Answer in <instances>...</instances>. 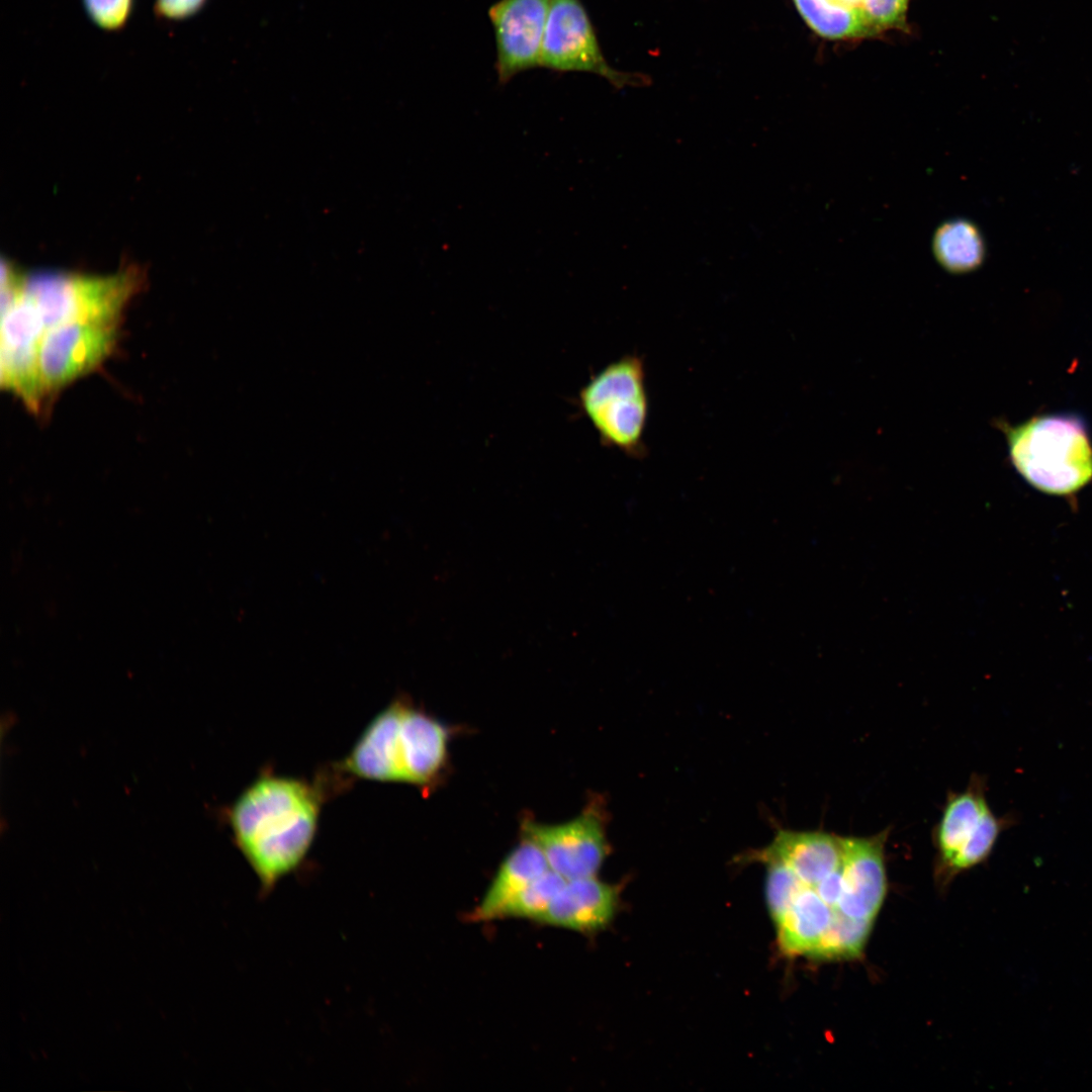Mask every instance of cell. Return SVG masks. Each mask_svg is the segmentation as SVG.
I'll list each match as a JSON object with an SVG mask.
<instances>
[{"mask_svg": "<svg viewBox=\"0 0 1092 1092\" xmlns=\"http://www.w3.org/2000/svg\"><path fill=\"white\" fill-rule=\"evenodd\" d=\"M327 777L307 781L265 771L226 811L234 841L268 894L304 860L330 793Z\"/></svg>", "mask_w": 1092, "mask_h": 1092, "instance_id": "obj_1", "label": "cell"}, {"mask_svg": "<svg viewBox=\"0 0 1092 1092\" xmlns=\"http://www.w3.org/2000/svg\"><path fill=\"white\" fill-rule=\"evenodd\" d=\"M206 0H156L155 11L168 19H182L196 13Z\"/></svg>", "mask_w": 1092, "mask_h": 1092, "instance_id": "obj_21", "label": "cell"}, {"mask_svg": "<svg viewBox=\"0 0 1092 1092\" xmlns=\"http://www.w3.org/2000/svg\"><path fill=\"white\" fill-rule=\"evenodd\" d=\"M831 1L835 2V3H838V4H841V5L851 6V7H860L861 2H862V0H831Z\"/></svg>", "mask_w": 1092, "mask_h": 1092, "instance_id": "obj_22", "label": "cell"}, {"mask_svg": "<svg viewBox=\"0 0 1092 1092\" xmlns=\"http://www.w3.org/2000/svg\"><path fill=\"white\" fill-rule=\"evenodd\" d=\"M618 889L597 876L567 880L540 918V924L579 933L605 928L614 918Z\"/></svg>", "mask_w": 1092, "mask_h": 1092, "instance_id": "obj_12", "label": "cell"}, {"mask_svg": "<svg viewBox=\"0 0 1092 1092\" xmlns=\"http://www.w3.org/2000/svg\"><path fill=\"white\" fill-rule=\"evenodd\" d=\"M550 0H497L487 11L493 28L499 84L540 67Z\"/></svg>", "mask_w": 1092, "mask_h": 1092, "instance_id": "obj_9", "label": "cell"}, {"mask_svg": "<svg viewBox=\"0 0 1092 1092\" xmlns=\"http://www.w3.org/2000/svg\"><path fill=\"white\" fill-rule=\"evenodd\" d=\"M522 832L541 849L550 870L565 880L597 876L610 849L604 811L594 802L562 823L525 819Z\"/></svg>", "mask_w": 1092, "mask_h": 1092, "instance_id": "obj_8", "label": "cell"}, {"mask_svg": "<svg viewBox=\"0 0 1092 1092\" xmlns=\"http://www.w3.org/2000/svg\"><path fill=\"white\" fill-rule=\"evenodd\" d=\"M1011 461L1036 488L1072 493L1092 478V446L1081 420L1042 416L1006 430Z\"/></svg>", "mask_w": 1092, "mask_h": 1092, "instance_id": "obj_3", "label": "cell"}, {"mask_svg": "<svg viewBox=\"0 0 1092 1092\" xmlns=\"http://www.w3.org/2000/svg\"><path fill=\"white\" fill-rule=\"evenodd\" d=\"M908 0H862L860 9L870 25L879 31L905 23Z\"/></svg>", "mask_w": 1092, "mask_h": 1092, "instance_id": "obj_20", "label": "cell"}, {"mask_svg": "<svg viewBox=\"0 0 1092 1092\" xmlns=\"http://www.w3.org/2000/svg\"><path fill=\"white\" fill-rule=\"evenodd\" d=\"M840 915L802 885L785 913L775 922L780 947L789 956L813 957L831 923Z\"/></svg>", "mask_w": 1092, "mask_h": 1092, "instance_id": "obj_14", "label": "cell"}, {"mask_svg": "<svg viewBox=\"0 0 1092 1092\" xmlns=\"http://www.w3.org/2000/svg\"><path fill=\"white\" fill-rule=\"evenodd\" d=\"M794 3L807 24L823 37L839 39L877 32L859 7L831 0H794Z\"/></svg>", "mask_w": 1092, "mask_h": 1092, "instance_id": "obj_16", "label": "cell"}, {"mask_svg": "<svg viewBox=\"0 0 1092 1092\" xmlns=\"http://www.w3.org/2000/svg\"><path fill=\"white\" fill-rule=\"evenodd\" d=\"M118 324L73 320L43 331L37 366L44 398L102 363L114 346Z\"/></svg>", "mask_w": 1092, "mask_h": 1092, "instance_id": "obj_7", "label": "cell"}, {"mask_svg": "<svg viewBox=\"0 0 1092 1092\" xmlns=\"http://www.w3.org/2000/svg\"><path fill=\"white\" fill-rule=\"evenodd\" d=\"M549 869L541 849L524 837L503 859L482 899L472 911L471 920L487 922L502 919L507 906Z\"/></svg>", "mask_w": 1092, "mask_h": 1092, "instance_id": "obj_13", "label": "cell"}, {"mask_svg": "<svg viewBox=\"0 0 1092 1092\" xmlns=\"http://www.w3.org/2000/svg\"><path fill=\"white\" fill-rule=\"evenodd\" d=\"M92 21L106 30L121 28L129 18L133 0H83Z\"/></svg>", "mask_w": 1092, "mask_h": 1092, "instance_id": "obj_19", "label": "cell"}, {"mask_svg": "<svg viewBox=\"0 0 1092 1092\" xmlns=\"http://www.w3.org/2000/svg\"><path fill=\"white\" fill-rule=\"evenodd\" d=\"M449 730L439 720L396 698L366 726L350 752L335 764L344 776L426 788L445 767Z\"/></svg>", "mask_w": 1092, "mask_h": 1092, "instance_id": "obj_2", "label": "cell"}, {"mask_svg": "<svg viewBox=\"0 0 1092 1092\" xmlns=\"http://www.w3.org/2000/svg\"><path fill=\"white\" fill-rule=\"evenodd\" d=\"M540 67L558 73L596 74L616 88L645 83L610 67L580 0H550Z\"/></svg>", "mask_w": 1092, "mask_h": 1092, "instance_id": "obj_6", "label": "cell"}, {"mask_svg": "<svg viewBox=\"0 0 1092 1092\" xmlns=\"http://www.w3.org/2000/svg\"><path fill=\"white\" fill-rule=\"evenodd\" d=\"M765 894L768 910L776 922L788 909L803 883L786 866L767 862Z\"/></svg>", "mask_w": 1092, "mask_h": 1092, "instance_id": "obj_18", "label": "cell"}, {"mask_svg": "<svg viewBox=\"0 0 1092 1092\" xmlns=\"http://www.w3.org/2000/svg\"><path fill=\"white\" fill-rule=\"evenodd\" d=\"M842 836L824 831L780 830L753 858L789 868L808 887H814L842 863Z\"/></svg>", "mask_w": 1092, "mask_h": 1092, "instance_id": "obj_11", "label": "cell"}, {"mask_svg": "<svg viewBox=\"0 0 1092 1092\" xmlns=\"http://www.w3.org/2000/svg\"><path fill=\"white\" fill-rule=\"evenodd\" d=\"M577 405L603 445L632 458L645 455L649 396L641 356L625 355L603 367L580 388Z\"/></svg>", "mask_w": 1092, "mask_h": 1092, "instance_id": "obj_4", "label": "cell"}, {"mask_svg": "<svg viewBox=\"0 0 1092 1092\" xmlns=\"http://www.w3.org/2000/svg\"><path fill=\"white\" fill-rule=\"evenodd\" d=\"M565 880L553 872L546 871L526 887L505 909L503 918H520L539 922L552 899L562 888Z\"/></svg>", "mask_w": 1092, "mask_h": 1092, "instance_id": "obj_17", "label": "cell"}, {"mask_svg": "<svg viewBox=\"0 0 1092 1092\" xmlns=\"http://www.w3.org/2000/svg\"><path fill=\"white\" fill-rule=\"evenodd\" d=\"M932 250L939 265L957 274L977 269L986 253L979 229L967 219H951L939 225Z\"/></svg>", "mask_w": 1092, "mask_h": 1092, "instance_id": "obj_15", "label": "cell"}, {"mask_svg": "<svg viewBox=\"0 0 1092 1092\" xmlns=\"http://www.w3.org/2000/svg\"><path fill=\"white\" fill-rule=\"evenodd\" d=\"M889 829L866 837L842 836L843 891L839 912L874 922L887 890L884 861Z\"/></svg>", "mask_w": 1092, "mask_h": 1092, "instance_id": "obj_10", "label": "cell"}, {"mask_svg": "<svg viewBox=\"0 0 1092 1092\" xmlns=\"http://www.w3.org/2000/svg\"><path fill=\"white\" fill-rule=\"evenodd\" d=\"M1010 824V817L999 818L992 813L985 779L973 776L964 792L948 794L936 825L933 841L940 863L949 873H958L982 862Z\"/></svg>", "mask_w": 1092, "mask_h": 1092, "instance_id": "obj_5", "label": "cell"}]
</instances>
